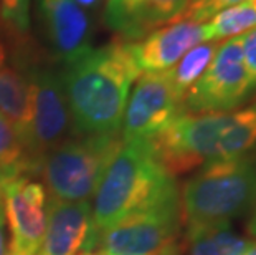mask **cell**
Here are the masks:
<instances>
[{"instance_id":"obj_10","label":"cell","mask_w":256,"mask_h":255,"mask_svg":"<svg viewBox=\"0 0 256 255\" xmlns=\"http://www.w3.org/2000/svg\"><path fill=\"white\" fill-rule=\"evenodd\" d=\"M2 196L10 230L7 255H38L46 224L45 189L32 177L22 176L4 184Z\"/></svg>"},{"instance_id":"obj_17","label":"cell","mask_w":256,"mask_h":255,"mask_svg":"<svg viewBox=\"0 0 256 255\" xmlns=\"http://www.w3.org/2000/svg\"><path fill=\"white\" fill-rule=\"evenodd\" d=\"M256 153V98L243 110L230 113L215 159H233Z\"/></svg>"},{"instance_id":"obj_5","label":"cell","mask_w":256,"mask_h":255,"mask_svg":"<svg viewBox=\"0 0 256 255\" xmlns=\"http://www.w3.org/2000/svg\"><path fill=\"white\" fill-rule=\"evenodd\" d=\"M184 229L180 192L124 217L104 230L91 232L86 250L110 255H177Z\"/></svg>"},{"instance_id":"obj_2","label":"cell","mask_w":256,"mask_h":255,"mask_svg":"<svg viewBox=\"0 0 256 255\" xmlns=\"http://www.w3.org/2000/svg\"><path fill=\"white\" fill-rule=\"evenodd\" d=\"M176 192V181L156 161L149 141H122L91 197L92 230H104Z\"/></svg>"},{"instance_id":"obj_23","label":"cell","mask_w":256,"mask_h":255,"mask_svg":"<svg viewBox=\"0 0 256 255\" xmlns=\"http://www.w3.org/2000/svg\"><path fill=\"white\" fill-rule=\"evenodd\" d=\"M246 230L250 235L256 237V204L254 207L252 209V212H250V219H248V224H246Z\"/></svg>"},{"instance_id":"obj_9","label":"cell","mask_w":256,"mask_h":255,"mask_svg":"<svg viewBox=\"0 0 256 255\" xmlns=\"http://www.w3.org/2000/svg\"><path fill=\"white\" fill-rule=\"evenodd\" d=\"M180 113L182 98L174 88L168 72L142 73L128 98L119 133L122 141L150 139Z\"/></svg>"},{"instance_id":"obj_11","label":"cell","mask_w":256,"mask_h":255,"mask_svg":"<svg viewBox=\"0 0 256 255\" xmlns=\"http://www.w3.org/2000/svg\"><path fill=\"white\" fill-rule=\"evenodd\" d=\"M208 40L206 24L176 22L152 32L142 42H132L140 73H160L174 68L188 50Z\"/></svg>"},{"instance_id":"obj_18","label":"cell","mask_w":256,"mask_h":255,"mask_svg":"<svg viewBox=\"0 0 256 255\" xmlns=\"http://www.w3.org/2000/svg\"><path fill=\"white\" fill-rule=\"evenodd\" d=\"M22 176H34L32 162L18 133L0 113V184L4 186L5 182Z\"/></svg>"},{"instance_id":"obj_29","label":"cell","mask_w":256,"mask_h":255,"mask_svg":"<svg viewBox=\"0 0 256 255\" xmlns=\"http://www.w3.org/2000/svg\"><path fill=\"white\" fill-rule=\"evenodd\" d=\"M4 207V196H2V184H0V212H2Z\"/></svg>"},{"instance_id":"obj_24","label":"cell","mask_w":256,"mask_h":255,"mask_svg":"<svg viewBox=\"0 0 256 255\" xmlns=\"http://www.w3.org/2000/svg\"><path fill=\"white\" fill-rule=\"evenodd\" d=\"M0 255H7L5 250V234H4V215L0 212Z\"/></svg>"},{"instance_id":"obj_31","label":"cell","mask_w":256,"mask_h":255,"mask_svg":"<svg viewBox=\"0 0 256 255\" xmlns=\"http://www.w3.org/2000/svg\"><path fill=\"white\" fill-rule=\"evenodd\" d=\"M38 2H40V4H43V2H46V0H38Z\"/></svg>"},{"instance_id":"obj_14","label":"cell","mask_w":256,"mask_h":255,"mask_svg":"<svg viewBox=\"0 0 256 255\" xmlns=\"http://www.w3.org/2000/svg\"><path fill=\"white\" fill-rule=\"evenodd\" d=\"M40 10L48 40L63 65L90 50V20L83 7L73 0H46Z\"/></svg>"},{"instance_id":"obj_12","label":"cell","mask_w":256,"mask_h":255,"mask_svg":"<svg viewBox=\"0 0 256 255\" xmlns=\"http://www.w3.org/2000/svg\"><path fill=\"white\" fill-rule=\"evenodd\" d=\"M92 232L90 200H46V224L38 255H78Z\"/></svg>"},{"instance_id":"obj_6","label":"cell","mask_w":256,"mask_h":255,"mask_svg":"<svg viewBox=\"0 0 256 255\" xmlns=\"http://www.w3.org/2000/svg\"><path fill=\"white\" fill-rule=\"evenodd\" d=\"M230 113H180L149 141L156 161L170 177L187 174L216 156Z\"/></svg>"},{"instance_id":"obj_27","label":"cell","mask_w":256,"mask_h":255,"mask_svg":"<svg viewBox=\"0 0 256 255\" xmlns=\"http://www.w3.org/2000/svg\"><path fill=\"white\" fill-rule=\"evenodd\" d=\"M78 255H110V253H104L100 250H86V252H80Z\"/></svg>"},{"instance_id":"obj_15","label":"cell","mask_w":256,"mask_h":255,"mask_svg":"<svg viewBox=\"0 0 256 255\" xmlns=\"http://www.w3.org/2000/svg\"><path fill=\"white\" fill-rule=\"evenodd\" d=\"M0 113L8 119L24 143L32 113L30 81L24 73L4 65L0 67Z\"/></svg>"},{"instance_id":"obj_20","label":"cell","mask_w":256,"mask_h":255,"mask_svg":"<svg viewBox=\"0 0 256 255\" xmlns=\"http://www.w3.org/2000/svg\"><path fill=\"white\" fill-rule=\"evenodd\" d=\"M240 2H243V0H187L177 22L206 24L216 14H220Z\"/></svg>"},{"instance_id":"obj_25","label":"cell","mask_w":256,"mask_h":255,"mask_svg":"<svg viewBox=\"0 0 256 255\" xmlns=\"http://www.w3.org/2000/svg\"><path fill=\"white\" fill-rule=\"evenodd\" d=\"M74 4H78L80 7H84V9H92L100 4V0H73Z\"/></svg>"},{"instance_id":"obj_21","label":"cell","mask_w":256,"mask_h":255,"mask_svg":"<svg viewBox=\"0 0 256 255\" xmlns=\"http://www.w3.org/2000/svg\"><path fill=\"white\" fill-rule=\"evenodd\" d=\"M0 15L17 34L30 29V0H0Z\"/></svg>"},{"instance_id":"obj_3","label":"cell","mask_w":256,"mask_h":255,"mask_svg":"<svg viewBox=\"0 0 256 255\" xmlns=\"http://www.w3.org/2000/svg\"><path fill=\"white\" fill-rule=\"evenodd\" d=\"M256 204V153L206 162L184 184V227L232 222Z\"/></svg>"},{"instance_id":"obj_26","label":"cell","mask_w":256,"mask_h":255,"mask_svg":"<svg viewBox=\"0 0 256 255\" xmlns=\"http://www.w3.org/2000/svg\"><path fill=\"white\" fill-rule=\"evenodd\" d=\"M242 255H256V242H250Z\"/></svg>"},{"instance_id":"obj_16","label":"cell","mask_w":256,"mask_h":255,"mask_svg":"<svg viewBox=\"0 0 256 255\" xmlns=\"http://www.w3.org/2000/svg\"><path fill=\"white\" fill-rule=\"evenodd\" d=\"M248 243L232 229V222L185 227L187 255H242Z\"/></svg>"},{"instance_id":"obj_4","label":"cell","mask_w":256,"mask_h":255,"mask_svg":"<svg viewBox=\"0 0 256 255\" xmlns=\"http://www.w3.org/2000/svg\"><path fill=\"white\" fill-rule=\"evenodd\" d=\"M121 143V133L76 134L43 156L35 174L42 176L50 197L90 200Z\"/></svg>"},{"instance_id":"obj_22","label":"cell","mask_w":256,"mask_h":255,"mask_svg":"<svg viewBox=\"0 0 256 255\" xmlns=\"http://www.w3.org/2000/svg\"><path fill=\"white\" fill-rule=\"evenodd\" d=\"M243 58L250 81L256 90V29L243 35Z\"/></svg>"},{"instance_id":"obj_13","label":"cell","mask_w":256,"mask_h":255,"mask_svg":"<svg viewBox=\"0 0 256 255\" xmlns=\"http://www.w3.org/2000/svg\"><path fill=\"white\" fill-rule=\"evenodd\" d=\"M187 0H108L104 20L122 40H142L176 24Z\"/></svg>"},{"instance_id":"obj_28","label":"cell","mask_w":256,"mask_h":255,"mask_svg":"<svg viewBox=\"0 0 256 255\" xmlns=\"http://www.w3.org/2000/svg\"><path fill=\"white\" fill-rule=\"evenodd\" d=\"M4 60H5V52H4V47L0 45V67L4 65Z\"/></svg>"},{"instance_id":"obj_1","label":"cell","mask_w":256,"mask_h":255,"mask_svg":"<svg viewBox=\"0 0 256 255\" xmlns=\"http://www.w3.org/2000/svg\"><path fill=\"white\" fill-rule=\"evenodd\" d=\"M140 75L132 42L90 48L63 65L62 81L74 134L121 131L130 85Z\"/></svg>"},{"instance_id":"obj_19","label":"cell","mask_w":256,"mask_h":255,"mask_svg":"<svg viewBox=\"0 0 256 255\" xmlns=\"http://www.w3.org/2000/svg\"><path fill=\"white\" fill-rule=\"evenodd\" d=\"M222 42H204L200 45L194 47L192 50H188L185 55L178 60L177 65L168 72V78H170L174 88L178 93V96L184 101L185 93L192 88L204 72L206 70V67L210 65V62L214 60L216 50H218Z\"/></svg>"},{"instance_id":"obj_7","label":"cell","mask_w":256,"mask_h":255,"mask_svg":"<svg viewBox=\"0 0 256 255\" xmlns=\"http://www.w3.org/2000/svg\"><path fill=\"white\" fill-rule=\"evenodd\" d=\"M243 35L220 43L204 75L185 93V113H232L256 93L244 67Z\"/></svg>"},{"instance_id":"obj_30","label":"cell","mask_w":256,"mask_h":255,"mask_svg":"<svg viewBox=\"0 0 256 255\" xmlns=\"http://www.w3.org/2000/svg\"><path fill=\"white\" fill-rule=\"evenodd\" d=\"M248 4L252 5V9L254 10V14H256V0H248Z\"/></svg>"},{"instance_id":"obj_8","label":"cell","mask_w":256,"mask_h":255,"mask_svg":"<svg viewBox=\"0 0 256 255\" xmlns=\"http://www.w3.org/2000/svg\"><path fill=\"white\" fill-rule=\"evenodd\" d=\"M26 78L32 88V113L24 146L35 174L38 161L43 156L76 134L62 73L52 68L35 67Z\"/></svg>"}]
</instances>
